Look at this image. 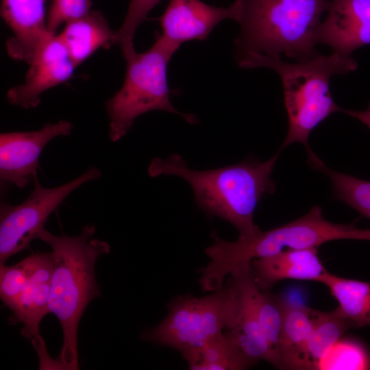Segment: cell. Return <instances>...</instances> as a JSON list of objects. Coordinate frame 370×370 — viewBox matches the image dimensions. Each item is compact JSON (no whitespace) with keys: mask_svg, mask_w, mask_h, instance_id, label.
I'll list each match as a JSON object with an SVG mask.
<instances>
[{"mask_svg":"<svg viewBox=\"0 0 370 370\" xmlns=\"http://www.w3.org/2000/svg\"><path fill=\"white\" fill-rule=\"evenodd\" d=\"M280 152L265 162L247 158L240 163L206 171L189 168L181 156L173 153L166 158H153L147 172L152 177L175 175L184 179L192 188L200 209L227 221L237 229L238 238L246 239L261 231L254 223V214L262 197L275 190L271 174Z\"/></svg>","mask_w":370,"mask_h":370,"instance_id":"6da1fadb","label":"cell"},{"mask_svg":"<svg viewBox=\"0 0 370 370\" xmlns=\"http://www.w3.org/2000/svg\"><path fill=\"white\" fill-rule=\"evenodd\" d=\"M95 231L94 225H87L79 235L70 236H56L43 229L37 236L52 249L53 270L49 308L62 327L60 362L65 369H78L79 323L87 305L101 295L95 266L100 256L110 252V246L95 238Z\"/></svg>","mask_w":370,"mask_h":370,"instance_id":"7a4b0ae2","label":"cell"},{"mask_svg":"<svg viewBox=\"0 0 370 370\" xmlns=\"http://www.w3.org/2000/svg\"><path fill=\"white\" fill-rule=\"evenodd\" d=\"M238 63L243 69H271L281 78L288 130L280 151L294 143H302L306 150L310 149L308 138L312 131L330 114L342 112L332 97L330 77L353 72L358 67L352 57L334 51L293 64L284 62L281 56L251 51L241 54Z\"/></svg>","mask_w":370,"mask_h":370,"instance_id":"3957f363","label":"cell"},{"mask_svg":"<svg viewBox=\"0 0 370 370\" xmlns=\"http://www.w3.org/2000/svg\"><path fill=\"white\" fill-rule=\"evenodd\" d=\"M241 32L234 43L241 52L309 60L319 53L317 34L330 0H237Z\"/></svg>","mask_w":370,"mask_h":370,"instance_id":"277c9868","label":"cell"},{"mask_svg":"<svg viewBox=\"0 0 370 370\" xmlns=\"http://www.w3.org/2000/svg\"><path fill=\"white\" fill-rule=\"evenodd\" d=\"M214 240L205 250L208 264L199 269L200 282L207 289L214 291L238 264L256 258L267 257L287 249L318 247L335 240L370 241V229L358 228L354 223L338 224L325 220L320 206H313L304 216L280 227L260 231L256 236L236 241L221 238L215 231Z\"/></svg>","mask_w":370,"mask_h":370,"instance_id":"5b68a950","label":"cell"},{"mask_svg":"<svg viewBox=\"0 0 370 370\" xmlns=\"http://www.w3.org/2000/svg\"><path fill=\"white\" fill-rule=\"evenodd\" d=\"M121 48L127 64L124 82L106 103L111 141L121 140L138 116L152 110L169 112L189 123H197L195 115L178 111L170 100L167 66L177 47L158 34L153 45L144 52L136 51L134 44Z\"/></svg>","mask_w":370,"mask_h":370,"instance_id":"8992f818","label":"cell"},{"mask_svg":"<svg viewBox=\"0 0 370 370\" xmlns=\"http://www.w3.org/2000/svg\"><path fill=\"white\" fill-rule=\"evenodd\" d=\"M233 304L234 289L230 280L207 296L177 297L168 304L164 320L140 338L171 347L183 355L224 332Z\"/></svg>","mask_w":370,"mask_h":370,"instance_id":"52a82bcc","label":"cell"},{"mask_svg":"<svg viewBox=\"0 0 370 370\" xmlns=\"http://www.w3.org/2000/svg\"><path fill=\"white\" fill-rule=\"evenodd\" d=\"M101 171L90 167L72 180L53 188H45L37 175L34 188L27 198L18 205L1 203L0 206V263L23 250L29 249L31 242L38 234L49 215L75 190L84 184L96 180Z\"/></svg>","mask_w":370,"mask_h":370,"instance_id":"ba28073f","label":"cell"},{"mask_svg":"<svg viewBox=\"0 0 370 370\" xmlns=\"http://www.w3.org/2000/svg\"><path fill=\"white\" fill-rule=\"evenodd\" d=\"M73 124L66 120L47 123L30 132L0 134V180L1 184L26 187L37 175L39 157L48 143L72 133Z\"/></svg>","mask_w":370,"mask_h":370,"instance_id":"9c48e42d","label":"cell"},{"mask_svg":"<svg viewBox=\"0 0 370 370\" xmlns=\"http://www.w3.org/2000/svg\"><path fill=\"white\" fill-rule=\"evenodd\" d=\"M234 304L227 331L244 353L255 363L265 360L280 369V365L262 332L254 306L258 284L250 262L241 263L230 273Z\"/></svg>","mask_w":370,"mask_h":370,"instance_id":"30bf717a","label":"cell"},{"mask_svg":"<svg viewBox=\"0 0 370 370\" xmlns=\"http://www.w3.org/2000/svg\"><path fill=\"white\" fill-rule=\"evenodd\" d=\"M241 3L235 0L226 8L215 7L201 0H169L160 18V36L178 49L184 42L206 40L222 21L236 22L241 14Z\"/></svg>","mask_w":370,"mask_h":370,"instance_id":"8fae6325","label":"cell"},{"mask_svg":"<svg viewBox=\"0 0 370 370\" xmlns=\"http://www.w3.org/2000/svg\"><path fill=\"white\" fill-rule=\"evenodd\" d=\"M29 65L23 83L7 92L8 103L25 109L36 107L45 91L69 80L76 68L56 34L45 44Z\"/></svg>","mask_w":370,"mask_h":370,"instance_id":"7c38bea8","label":"cell"},{"mask_svg":"<svg viewBox=\"0 0 370 370\" xmlns=\"http://www.w3.org/2000/svg\"><path fill=\"white\" fill-rule=\"evenodd\" d=\"M46 0H1V15L13 35L6 41L8 54L29 64L54 35L47 27Z\"/></svg>","mask_w":370,"mask_h":370,"instance_id":"4fadbf2b","label":"cell"},{"mask_svg":"<svg viewBox=\"0 0 370 370\" xmlns=\"http://www.w3.org/2000/svg\"><path fill=\"white\" fill-rule=\"evenodd\" d=\"M328 12L318 29L317 44L347 57L370 44V0H331Z\"/></svg>","mask_w":370,"mask_h":370,"instance_id":"5bb4252c","label":"cell"},{"mask_svg":"<svg viewBox=\"0 0 370 370\" xmlns=\"http://www.w3.org/2000/svg\"><path fill=\"white\" fill-rule=\"evenodd\" d=\"M27 281L20 298L12 310L13 322L23 324L21 334L34 343L42 339L39 325L50 312L49 299L53 270L52 252L34 253L23 259Z\"/></svg>","mask_w":370,"mask_h":370,"instance_id":"9a60e30c","label":"cell"},{"mask_svg":"<svg viewBox=\"0 0 370 370\" xmlns=\"http://www.w3.org/2000/svg\"><path fill=\"white\" fill-rule=\"evenodd\" d=\"M318 247L287 249L273 255L251 261L254 279L268 291L283 280H312L326 270L318 256Z\"/></svg>","mask_w":370,"mask_h":370,"instance_id":"2e32d148","label":"cell"},{"mask_svg":"<svg viewBox=\"0 0 370 370\" xmlns=\"http://www.w3.org/2000/svg\"><path fill=\"white\" fill-rule=\"evenodd\" d=\"M282 310L280 340L284 369H309L307 345L312 334L317 310L279 298Z\"/></svg>","mask_w":370,"mask_h":370,"instance_id":"e0dca14e","label":"cell"},{"mask_svg":"<svg viewBox=\"0 0 370 370\" xmlns=\"http://www.w3.org/2000/svg\"><path fill=\"white\" fill-rule=\"evenodd\" d=\"M58 36L76 67L99 49L116 45V32L98 11L67 22Z\"/></svg>","mask_w":370,"mask_h":370,"instance_id":"ac0fdd59","label":"cell"},{"mask_svg":"<svg viewBox=\"0 0 370 370\" xmlns=\"http://www.w3.org/2000/svg\"><path fill=\"white\" fill-rule=\"evenodd\" d=\"M182 356L193 370H243L255 364L226 330Z\"/></svg>","mask_w":370,"mask_h":370,"instance_id":"d6986e66","label":"cell"},{"mask_svg":"<svg viewBox=\"0 0 370 370\" xmlns=\"http://www.w3.org/2000/svg\"><path fill=\"white\" fill-rule=\"evenodd\" d=\"M316 282L329 288L338 301L336 309L354 328L370 325V282L338 277L326 270Z\"/></svg>","mask_w":370,"mask_h":370,"instance_id":"ffe728a7","label":"cell"},{"mask_svg":"<svg viewBox=\"0 0 370 370\" xmlns=\"http://www.w3.org/2000/svg\"><path fill=\"white\" fill-rule=\"evenodd\" d=\"M307 156L308 164L330 179L334 199L347 204L370 219V181L332 170L313 151Z\"/></svg>","mask_w":370,"mask_h":370,"instance_id":"44dd1931","label":"cell"},{"mask_svg":"<svg viewBox=\"0 0 370 370\" xmlns=\"http://www.w3.org/2000/svg\"><path fill=\"white\" fill-rule=\"evenodd\" d=\"M352 323L336 308L332 312L317 310L313 330L307 345L309 369H318L321 360Z\"/></svg>","mask_w":370,"mask_h":370,"instance_id":"7402d4cb","label":"cell"},{"mask_svg":"<svg viewBox=\"0 0 370 370\" xmlns=\"http://www.w3.org/2000/svg\"><path fill=\"white\" fill-rule=\"evenodd\" d=\"M254 306L263 335L278 360L280 369H283L280 347L282 319L279 297L257 286L254 292Z\"/></svg>","mask_w":370,"mask_h":370,"instance_id":"603a6c76","label":"cell"},{"mask_svg":"<svg viewBox=\"0 0 370 370\" xmlns=\"http://www.w3.org/2000/svg\"><path fill=\"white\" fill-rule=\"evenodd\" d=\"M370 356L359 342L341 338L319 364L318 369H369Z\"/></svg>","mask_w":370,"mask_h":370,"instance_id":"cb8c5ba5","label":"cell"},{"mask_svg":"<svg viewBox=\"0 0 370 370\" xmlns=\"http://www.w3.org/2000/svg\"><path fill=\"white\" fill-rule=\"evenodd\" d=\"M27 281V274L22 261L12 266L1 264L0 295L11 311L16 306Z\"/></svg>","mask_w":370,"mask_h":370,"instance_id":"d4e9b609","label":"cell"},{"mask_svg":"<svg viewBox=\"0 0 370 370\" xmlns=\"http://www.w3.org/2000/svg\"><path fill=\"white\" fill-rule=\"evenodd\" d=\"M161 0H130L123 22L116 31V44L121 47L133 44L136 32L149 12Z\"/></svg>","mask_w":370,"mask_h":370,"instance_id":"484cf974","label":"cell"},{"mask_svg":"<svg viewBox=\"0 0 370 370\" xmlns=\"http://www.w3.org/2000/svg\"><path fill=\"white\" fill-rule=\"evenodd\" d=\"M91 6V0H52L47 16L48 31L56 34L62 24L87 14Z\"/></svg>","mask_w":370,"mask_h":370,"instance_id":"4316f807","label":"cell"},{"mask_svg":"<svg viewBox=\"0 0 370 370\" xmlns=\"http://www.w3.org/2000/svg\"><path fill=\"white\" fill-rule=\"evenodd\" d=\"M342 112L345 113L354 118L358 119L362 123L370 128V100L367 109L365 111L342 110Z\"/></svg>","mask_w":370,"mask_h":370,"instance_id":"83f0119b","label":"cell"}]
</instances>
